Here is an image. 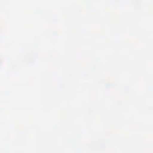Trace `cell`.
Wrapping results in <instances>:
<instances>
[]
</instances>
